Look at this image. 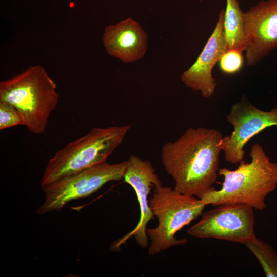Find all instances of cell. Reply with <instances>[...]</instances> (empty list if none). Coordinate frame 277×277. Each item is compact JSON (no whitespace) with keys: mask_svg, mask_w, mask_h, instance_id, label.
I'll use <instances>...</instances> for the list:
<instances>
[{"mask_svg":"<svg viewBox=\"0 0 277 277\" xmlns=\"http://www.w3.org/2000/svg\"><path fill=\"white\" fill-rule=\"evenodd\" d=\"M223 138L215 129L190 128L175 141L164 144L162 163L175 191L201 199L213 187Z\"/></svg>","mask_w":277,"mask_h":277,"instance_id":"6da1fadb","label":"cell"},{"mask_svg":"<svg viewBox=\"0 0 277 277\" xmlns=\"http://www.w3.org/2000/svg\"><path fill=\"white\" fill-rule=\"evenodd\" d=\"M249 156L233 170L219 168V175L224 179L220 189L214 187L201 199L206 206L223 204H244L262 211L266 208L267 196L277 188V163L272 162L263 147L253 144Z\"/></svg>","mask_w":277,"mask_h":277,"instance_id":"7a4b0ae2","label":"cell"},{"mask_svg":"<svg viewBox=\"0 0 277 277\" xmlns=\"http://www.w3.org/2000/svg\"><path fill=\"white\" fill-rule=\"evenodd\" d=\"M56 89V84L44 67L31 66L0 82V101L15 107L23 118L24 125L30 132L41 134L58 103Z\"/></svg>","mask_w":277,"mask_h":277,"instance_id":"3957f363","label":"cell"},{"mask_svg":"<svg viewBox=\"0 0 277 277\" xmlns=\"http://www.w3.org/2000/svg\"><path fill=\"white\" fill-rule=\"evenodd\" d=\"M130 129L129 125L94 127L86 135L67 144L48 162L42 188L106 161L122 143Z\"/></svg>","mask_w":277,"mask_h":277,"instance_id":"277c9868","label":"cell"},{"mask_svg":"<svg viewBox=\"0 0 277 277\" xmlns=\"http://www.w3.org/2000/svg\"><path fill=\"white\" fill-rule=\"evenodd\" d=\"M149 204L158 220L156 227L146 230L150 240L148 248L150 256L187 243V239H178L175 235L202 215L206 206L200 199L179 193L170 187L162 185L155 186Z\"/></svg>","mask_w":277,"mask_h":277,"instance_id":"5b68a950","label":"cell"},{"mask_svg":"<svg viewBox=\"0 0 277 277\" xmlns=\"http://www.w3.org/2000/svg\"><path fill=\"white\" fill-rule=\"evenodd\" d=\"M126 166V161L116 164L104 161L42 188L45 201L36 213L43 214L59 211L69 202L89 196L109 182L121 180Z\"/></svg>","mask_w":277,"mask_h":277,"instance_id":"8992f818","label":"cell"},{"mask_svg":"<svg viewBox=\"0 0 277 277\" xmlns=\"http://www.w3.org/2000/svg\"><path fill=\"white\" fill-rule=\"evenodd\" d=\"M202 215L187 234L244 244L255 237L254 209L244 204H223Z\"/></svg>","mask_w":277,"mask_h":277,"instance_id":"52a82bcc","label":"cell"},{"mask_svg":"<svg viewBox=\"0 0 277 277\" xmlns=\"http://www.w3.org/2000/svg\"><path fill=\"white\" fill-rule=\"evenodd\" d=\"M226 119L233 131L230 135L223 137L222 151L227 162L236 164L244 160L243 148L249 140L268 127L277 128V107L263 111L243 96L232 106Z\"/></svg>","mask_w":277,"mask_h":277,"instance_id":"ba28073f","label":"cell"},{"mask_svg":"<svg viewBox=\"0 0 277 277\" xmlns=\"http://www.w3.org/2000/svg\"><path fill=\"white\" fill-rule=\"evenodd\" d=\"M126 161L123 179L135 192L140 206V216L135 227L113 243L112 247L113 249H119L121 245L133 236L138 246L145 248L149 245L147 225L154 216L149 206L148 195L153 185L157 186L162 184L149 161L143 160L132 155Z\"/></svg>","mask_w":277,"mask_h":277,"instance_id":"9c48e42d","label":"cell"},{"mask_svg":"<svg viewBox=\"0 0 277 277\" xmlns=\"http://www.w3.org/2000/svg\"><path fill=\"white\" fill-rule=\"evenodd\" d=\"M243 17L246 63L253 66L277 47V0L261 1Z\"/></svg>","mask_w":277,"mask_h":277,"instance_id":"30bf717a","label":"cell"},{"mask_svg":"<svg viewBox=\"0 0 277 277\" xmlns=\"http://www.w3.org/2000/svg\"><path fill=\"white\" fill-rule=\"evenodd\" d=\"M224 11H220L215 28L195 62L181 75L187 87L200 91L206 98L214 94L217 86L212 69L228 50L223 27Z\"/></svg>","mask_w":277,"mask_h":277,"instance_id":"8fae6325","label":"cell"},{"mask_svg":"<svg viewBox=\"0 0 277 277\" xmlns=\"http://www.w3.org/2000/svg\"><path fill=\"white\" fill-rule=\"evenodd\" d=\"M103 42L108 54L124 63L143 57L147 34L139 23L129 17L105 28Z\"/></svg>","mask_w":277,"mask_h":277,"instance_id":"7c38bea8","label":"cell"},{"mask_svg":"<svg viewBox=\"0 0 277 277\" xmlns=\"http://www.w3.org/2000/svg\"><path fill=\"white\" fill-rule=\"evenodd\" d=\"M243 14L238 0H226L223 27L228 49H234L242 52L246 50Z\"/></svg>","mask_w":277,"mask_h":277,"instance_id":"4fadbf2b","label":"cell"},{"mask_svg":"<svg viewBox=\"0 0 277 277\" xmlns=\"http://www.w3.org/2000/svg\"><path fill=\"white\" fill-rule=\"evenodd\" d=\"M244 245L259 260L267 277H277V252L269 244L255 236Z\"/></svg>","mask_w":277,"mask_h":277,"instance_id":"5bb4252c","label":"cell"},{"mask_svg":"<svg viewBox=\"0 0 277 277\" xmlns=\"http://www.w3.org/2000/svg\"><path fill=\"white\" fill-rule=\"evenodd\" d=\"M23 118L15 107L8 102L0 101V130L17 125H24Z\"/></svg>","mask_w":277,"mask_h":277,"instance_id":"9a60e30c","label":"cell"},{"mask_svg":"<svg viewBox=\"0 0 277 277\" xmlns=\"http://www.w3.org/2000/svg\"><path fill=\"white\" fill-rule=\"evenodd\" d=\"M242 52L237 49H228L223 54L219 62L221 71L229 74L238 72L243 65Z\"/></svg>","mask_w":277,"mask_h":277,"instance_id":"2e32d148","label":"cell"}]
</instances>
